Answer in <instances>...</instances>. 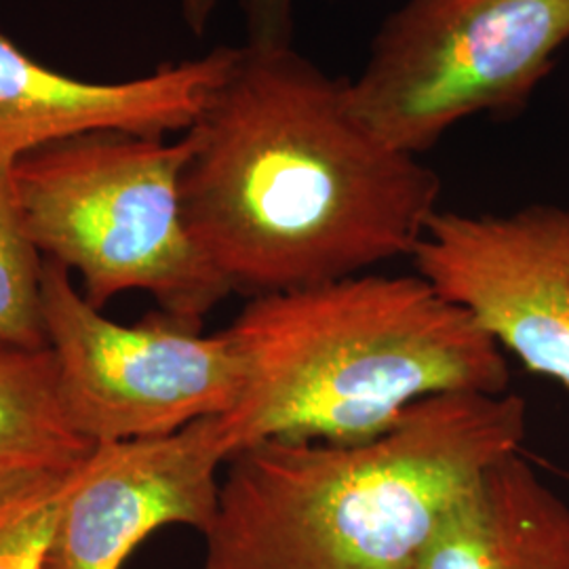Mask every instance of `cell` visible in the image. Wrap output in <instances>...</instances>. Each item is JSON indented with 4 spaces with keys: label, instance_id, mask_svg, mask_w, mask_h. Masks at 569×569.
<instances>
[{
    "label": "cell",
    "instance_id": "1",
    "mask_svg": "<svg viewBox=\"0 0 569 569\" xmlns=\"http://www.w3.org/2000/svg\"><path fill=\"white\" fill-rule=\"evenodd\" d=\"M183 222L230 291L329 283L413 256L441 180L291 42L247 41L192 129Z\"/></svg>",
    "mask_w": 569,
    "mask_h": 569
},
{
    "label": "cell",
    "instance_id": "2",
    "mask_svg": "<svg viewBox=\"0 0 569 569\" xmlns=\"http://www.w3.org/2000/svg\"><path fill=\"white\" fill-rule=\"evenodd\" d=\"M526 432L523 397L453 392L359 443L249 446L226 462L203 569H416L451 507Z\"/></svg>",
    "mask_w": 569,
    "mask_h": 569
},
{
    "label": "cell",
    "instance_id": "3",
    "mask_svg": "<svg viewBox=\"0 0 569 569\" xmlns=\"http://www.w3.org/2000/svg\"><path fill=\"white\" fill-rule=\"evenodd\" d=\"M244 367L220 418L232 456L262 441L359 443L453 392H509L507 352L425 277L363 272L251 298L226 327Z\"/></svg>",
    "mask_w": 569,
    "mask_h": 569
},
{
    "label": "cell",
    "instance_id": "4",
    "mask_svg": "<svg viewBox=\"0 0 569 569\" xmlns=\"http://www.w3.org/2000/svg\"><path fill=\"white\" fill-rule=\"evenodd\" d=\"M192 136L164 142L127 131H87L11 161L21 226L44 260L81 274L82 296L102 310L143 291L188 326L232 291L183 222L182 173Z\"/></svg>",
    "mask_w": 569,
    "mask_h": 569
},
{
    "label": "cell",
    "instance_id": "5",
    "mask_svg": "<svg viewBox=\"0 0 569 569\" xmlns=\"http://www.w3.org/2000/svg\"><path fill=\"white\" fill-rule=\"evenodd\" d=\"M569 42V0H407L378 30L348 98L420 157L475 114L515 117Z\"/></svg>",
    "mask_w": 569,
    "mask_h": 569
},
{
    "label": "cell",
    "instance_id": "6",
    "mask_svg": "<svg viewBox=\"0 0 569 569\" xmlns=\"http://www.w3.org/2000/svg\"><path fill=\"white\" fill-rule=\"evenodd\" d=\"M42 327L66 413L96 446L178 432L224 416L241 397L243 359L226 329L203 333L163 312L112 321L51 260L42 268Z\"/></svg>",
    "mask_w": 569,
    "mask_h": 569
},
{
    "label": "cell",
    "instance_id": "7",
    "mask_svg": "<svg viewBox=\"0 0 569 569\" xmlns=\"http://www.w3.org/2000/svg\"><path fill=\"white\" fill-rule=\"evenodd\" d=\"M411 260L507 355L569 395V204L437 211Z\"/></svg>",
    "mask_w": 569,
    "mask_h": 569
},
{
    "label": "cell",
    "instance_id": "8",
    "mask_svg": "<svg viewBox=\"0 0 569 569\" xmlns=\"http://www.w3.org/2000/svg\"><path fill=\"white\" fill-rule=\"evenodd\" d=\"M230 456L218 416L164 437L98 446L63 502L47 569H122L169 526L204 536Z\"/></svg>",
    "mask_w": 569,
    "mask_h": 569
},
{
    "label": "cell",
    "instance_id": "9",
    "mask_svg": "<svg viewBox=\"0 0 569 569\" xmlns=\"http://www.w3.org/2000/svg\"><path fill=\"white\" fill-rule=\"evenodd\" d=\"M239 47H216L199 60L164 63L121 82L81 81L26 56L0 37V159L87 131H127L164 140L188 131L226 81Z\"/></svg>",
    "mask_w": 569,
    "mask_h": 569
},
{
    "label": "cell",
    "instance_id": "10",
    "mask_svg": "<svg viewBox=\"0 0 569 569\" xmlns=\"http://www.w3.org/2000/svg\"><path fill=\"white\" fill-rule=\"evenodd\" d=\"M416 569H569V505L512 453L451 507Z\"/></svg>",
    "mask_w": 569,
    "mask_h": 569
},
{
    "label": "cell",
    "instance_id": "11",
    "mask_svg": "<svg viewBox=\"0 0 569 569\" xmlns=\"http://www.w3.org/2000/svg\"><path fill=\"white\" fill-rule=\"evenodd\" d=\"M96 448L66 413L51 348L0 342V483L70 472Z\"/></svg>",
    "mask_w": 569,
    "mask_h": 569
},
{
    "label": "cell",
    "instance_id": "12",
    "mask_svg": "<svg viewBox=\"0 0 569 569\" xmlns=\"http://www.w3.org/2000/svg\"><path fill=\"white\" fill-rule=\"evenodd\" d=\"M44 258L30 243L11 188V161L0 159V342L41 348Z\"/></svg>",
    "mask_w": 569,
    "mask_h": 569
},
{
    "label": "cell",
    "instance_id": "13",
    "mask_svg": "<svg viewBox=\"0 0 569 569\" xmlns=\"http://www.w3.org/2000/svg\"><path fill=\"white\" fill-rule=\"evenodd\" d=\"M79 468L0 483V569H47Z\"/></svg>",
    "mask_w": 569,
    "mask_h": 569
},
{
    "label": "cell",
    "instance_id": "14",
    "mask_svg": "<svg viewBox=\"0 0 569 569\" xmlns=\"http://www.w3.org/2000/svg\"><path fill=\"white\" fill-rule=\"evenodd\" d=\"M249 41L291 42L293 0H241Z\"/></svg>",
    "mask_w": 569,
    "mask_h": 569
},
{
    "label": "cell",
    "instance_id": "15",
    "mask_svg": "<svg viewBox=\"0 0 569 569\" xmlns=\"http://www.w3.org/2000/svg\"><path fill=\"white\" fill-rule=\"evenodd\" d=\"M216 2L218 0H182L183 20L197 37H201L207 30Z\"/></svg>",
    "mask_w": 569,
    "mask_h": 569
}]
</instances>
